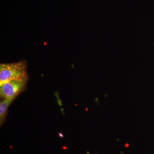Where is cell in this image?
Instances as JSON below:
<instances>
[{"instance_id": "277c9868", "label": "cell", "mask_w": 154, "mask_h": 154, "mask_svg": "<svg viewBox=\"0 0 154 154\" xmlns=\"http://www.w3.org/2000/svg\"></svg>"}, {"instance_id": "7a4b0ae2", "label": "cell", "mask_w": 154, "mask_h": 154, "mask_svg": "<svg viewBox=\"0 0 154 154\" xmlns=\"http://www.w3.org/2000/svg\"><path fill=\"white\" fill-rule=\"evenodd\" d=\"M28 77L11 80L0 85V95L4 99L14 100L25 89Z\"/></svg>"}, {"instance_id": "3957f363", "label": "cell", "mask_w": 154, "mask_h": 154, "mask_svg": "<svg viewBox=\"0 0 154 154\" xmlns=\"http://www.w3.org/2000/svg\"><path fill=\"white\" fill-rule=\"evenodd\" d=\"M13 100L4 99L0 102V123L1 125L5 121L8 109Z\"/></svg>"}, {"instance_id": "6da1fadb", "label": "cell", "mask_w": 154, "mask_h": 154, "mask_svg": "<svg viewBox=\"0 0 154 154\" xmlns=\"http://www.w3.org/2000/svg\"><path fill=\"white\" fill-rule=\"evenodd\" d=\"M28 76L26 61L0 64V85L11 80Z\"/></svg>"}]
</instances>
